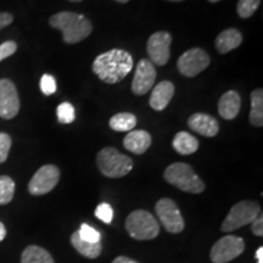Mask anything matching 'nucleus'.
<instances>
[{"label":"nucleus","instance_id":"f257e3e1","mask_svg":"<svg viewBox=\"0 0 263 263\" xmlns=\"http://www.w3.org/2000/svg\"><path fill=\"white\" fill-rule=\"evenodd\" d=\"M134 62L129 52L112 49L98 55L93 62L94 73L107 84H116L130 73Z\"/></svg>","mask_w":263,"mask_h":263},{"label":"nucleus","instance_id":"f03ea898","mask_svg":"<svg viewBox=\"0 0 263 263\" xmlns=\"http://www.w3.org/2000/svg\"><path fill=\"white\" fill-rule=\"evenodd\" d=\"M49 24L62 33V39L67 44H76L88 38L93 31V25L84 15L72 11H61L52 15Z\"/></svg>","mask_w":263,"mask_h":263},{"label":"nucleus","instance_id":"7ed1b4c3","mask_svg":"<svg viewBox=\"0 0 263 263\" xmlns=\"http://www.w3.org/2000/svg\"><path fill=\"white\" fill-rule=\"evenodd\" d=\"M171 185L190 194H200L205 190V183L188 163L176 162L168 166L163 173Z\"/></svg>","mask_w":263,"mask_h":263},{"label":"nucleus","instance_id":"20e7f679","mask_svg":"<svg viewBox=\"0 0 263 263\" xmlns=\"http://www.w3.org/2000/svg\"><path fill=\"white\" fill-rule=\"evenodd\" d=\"M98 168L107 178H122L133 170V161L115 147H104L98 153Z\"/></svg>","mask_w":263,"mask_h":263},{"label":"nucleus","instance_id":"39448f33","mask_svg":"<svg viewBox=\"0 0 263 263\" xmlns=\"http://www.w3.org/2000/svg\"><path fill=\"white\" fill-rule=\"evenodd\" d=\"M126 229L136 240L155 239L160 233V226L156 218L145 210L133 211L126 219Z\"/></svg>","mask_w":263,"mask_h":263},{"label":"nucleus","instance_id":"423d86ee","mask_svg":"<svg viewBox=\"0 0 263 263\" xmlns=\"http://www.w3.org/2000/svg\"><path fill=\"white\" fill-rule=\"evenodd\" d=\"M259 215H261V206L257 202L251 200L240 201L230 209L222 223L221 229L226 233L234 232L241 227L251 224Z\"/></svg>","mask_w":263,"mask_h":263},{"label":"nucleus","instance_id":"0eeeda50","mask_svg":"<svg viewBox=\"0 0 263 263\" xmlns=\"http://www.w3.org/2000/svg\"><path fill=\"white\" fill-rule=\"evenodd\" d=\"M156 215L164 229L172 234H178L184 229V219L178 206L173 200L163 197L155 206Z\"/></svg>","mask_w":263,"mask_h":263},{"label":"nucleus","instance_id":"6e6552de","mask_svg":"<svg viewBox=\"0 0 263 263\" xmlns=\"http://www.w3.org/2000/svg\"><path fill=\"white\" fill-rule=\"evenodd\" d=\"M210 62H211V59L205 50L200 48H193L180 55L177 62V67L180 74L185 77H195L209 67Z\"/></svg>","mask_w":263,"mask_h":263},{"label":"nucleus","instance_id":"1a4fd4ad","mask_svg":"<svg viewBox=\"0 0 263 263\" xmlns=\"http://www.w3.org/2000/svg\"><path fill=\"white\" fill-rule=\"evenodd\" d=\"M245 241L235 235H226L213 245L211 261L213 263H227L233 261L244 252Z\"/></svg>","mask_w":263,"mask_h":263},{"label":"nucleus","instance_id":"9d476101","mask_svg":"<svg viewBox=\"0 0 263 263\" xmlns=\"http://www.w3.org/2000/svg\"><path fill=\"white\" fill-rule=\"evenodd\" d=\"M60 180V170L54 164H45L32 177L28 184V192L32 195H45L50 193Z\"/></svg>","mask_w":263,"mask_h":263},{"label":"nucleus","instance_id":"9b49d317","mask_svg":"<svg viewBox=\"0 0 263 263\" xmlns=\"http://www.w3.org/2000/svg\"><path fill=\"white\" fill-rule=\"evenodd\" d=\"M171 43H172V35L168 32L161 31L150 35L149 41H147L146 50L151 64L164 66L168 62L171 57Z\"/></svg>","mask_w":263,"mask_h":263},{"label":"nucleus","instance_id":"f8f14e48","mask_svg":"<svg viewBox=\"0 0 263 263\" xmlns=\"http://www.w3.org/2000/svg\"><path fill=\"white\" fill-rule=\"evenodd\" d=\"M20 111V98L15 84L10 80H0V117L11 120Z\"/></svg>","mask_w":263,"mask_h":263},{"label":"nucleus","instance_id":"ddd939ff","mask_svg":"<svg viewBox=\"0 0 263 263\" xmlns=\"http://www.w3.org/2000/svg\"><path fill=\"white\" fill-rule=\"evenodd\" d=\"M156 70L155 66L147 60L141 59L138 62L134 74L133 82H132V91L136 95H145L151 90L156 81Z\"/></svg>","mask_w":263,"mask_h":263},{"label":"nucleus","instance_id":"4468645a","mask_svg":"<svg viewBox=\"0 0 263 263\" xmlns=\"http://www.w3.org/2000/svg\"><path fill=\"white\" fill-rule=\"evenodd\" d=\"M188 126L192 130L207 138L217 136L219 130L218 122H217L216 118L202 112L194 114L193 116H190L188 120Z\"/></svg>","mask_w":263,"mask_h":263},{"label":"nucleus","instance_id":"2eb2a0df","mask_svg":"<svg viewBox=\"0 0 263 263\" xmlns=\"http://www.w3.org/2000/svg\"><path fill=\"white\" fill-rule=\"evenodd\" d=\"M174 94V85L170 81H162L154 87L150 97V106L155 111H162L170 104Z\"/></svg>","mask_w":263,"mask_h":263},{"label":"nucleus","instance_id":"dca6fc26","mask_svg":"<svg viewBox=\"0 0 263 263\" xmlns=\"http://www.w3.org/2000/svg\"><path fill=\"white\" fill-rule=\"evenodd\" d=\"M123 145L130 153L141 155L150 147L151 136L146 130H130L124 137Z\"/></svg>","mask_w":263,"mask_h":263},{"label":"nucleus","instance_id":"f3484780","mask_svg":"<svg viewBox=\"0 0 263 263\" xmlns=\"http://www.w3.org/2000/svg\"><path fill=\"white\" fill-rule=\"evenodd\" d=\"M241 107V99L238 91L229 90L218 101V112L224 120H234Z\"/></svg>","mask_w":263,"mask_h":263},{"label":"nucleus","instance_id":"a211bd4d","mask_svg":"<svg viewBox=\"0 0 263 263\" xmlns=\"http://www.w3.org/2000/svg\"><path fill=\"white\" fill-rule=\"evenodd\" d=\"M242 43V35L238 29L228 28L219 33L216 38V49L219 54L234 50Z\"/></svg>","mask_w":263,"mask_h":263},{"label":"nucleus","instance_id":"6ab92c4d","mask_svg":"<svg viewBox=\"0 0 263 263\" xmlns=\"http://www.w3.org/2000/svg\"><path fill=\"white\" fill-rule=\"evenodd\" d=\"M172 145L180 155H192L199 149V140L188 132H179L174 137Z\"/></svg>","mask_w":263,"mask_h":263},{"label":"nucleus","instance_id":"aec40b11","mask_svg":"<svg viewBox=\"0 0 263 263\" xmlns=\"http://www.w3.org/2000/svg\"><path fill=\"white\" fill-rule=\"evenodd\" d=\"M71 244L82 256L91 259L98 258L101 254V250H103V246H101L100 242L99 244H91V242L84 241L83 239H81L78 232H74L71 235Z\"/></svg>","mask_w":263,"mask_h":263},{"label":"nucleus","instance_id":"412c9836","mask_svg":"<svg viewBox=\"0 0 263 263\" xmlns=\"http://www.w3.org/2000/svg\"><path fill=\"white\" fill-rule=\"evenodd\" d=\"M21 263H55L51 255L45 249L37 245H29L24 250Z\"/></svg>","mask_w":263,"mask_h":263},{"label":"nucleus","instance_id":"4be33fe9","mask_svg":"<svg viewBox=\"0 0 263 263\" xmlns=\"http://www.w3.org/2000/svg\"><path fill=\"white\" fill-rule=\"evenodd\" d=\"M250 123L255 127L263 126V90L255 89L251 94V111Z\"/></svg>","mask_w":263,"mask_h":263},{"label":"nucleus","instance_id":"5701e85b","mask_svg":"<svg viewBox=\"0 0 263 263\" xmlns=\"http://www.w3.org/2000/svg\"><path fill=\"white\" fill-rule=\"evenodd\" d=\"M108 124L115 132H130L137 126V117L129 112L116 114L111 117Z\"/></svg>","mask_w":263,"mask_h":263},{"label":"nucleus","instance_id":"b1692460","mask_svg":"<svg viewBox=\"0 0 263 263\" xmlns=\"http://www.w3.org/2000/svg\"><path fill=\"white\" fill-rule=\"evenodd\" d=\"M15 182L9 176H0V205H6L14 199Z\"/></svg>","mask_w":263,"mask_h":263},{"label":"nucleus","instance_id":"393cba45","mask_svg":"<svg viewBox=\"0 0 263 263\" xmlns=\"http://www.w3.org/2000/svg\"><path fill=\"white\" fill-rule=\"evenodd\" d=\"M259 4H261V0H239L236 11L241 18H249L255 14Z\"/></svg>","mask_w":263,"mask_h":263},{"label":"nucleus","instance_id":"a878e982","mask_svg":"<svg viewBox=\"0 0 263 263\" xmlns=\"http://www.w3.org/2000/svg\"><path fill=\"white\" fill-rule=\"evenodd\" d=\"M57 114H58L59 122L64 123V124L72 123L76 118L74 107H73V105L70 103H62L59 105Z\"/></svg>","mask_w":263,"mask_h":263},{"label":"nucleus","instance_id":"bb28decb","mask_svg":"<svg viewBox=\"0 0 263 263\" xmlns=\"http://www.w3.org/2000/svg\"><path fill=\"white\" fill-rule=\"evenodd\" d=\"M78 234H80L81 239H83L84 241H88V242H91V244H99L101 240V234L99 233V230H97L93 227L85 224L81 226L80 230H77Z\"/></svg>","mask_w":263,"mask_h":263},{"label":"nucleus","instance_id":"cd10ccee","mask_svg":"<svg viewBox=\"0 0 263 263\" xmlns=\"http://www.w3.org/2000/svg\"><path fill=\"white\" fill-rule=\"evenodd\" d=\"M95 216H97V218L100 219V221L106 223V224H110L114 219L112 207H111L106 202L100 203V205L95 209Z\"/></svg>","mask_w":263,"mask_h":263},{"label":"nucleus","instance_id":"c85d7f7f","mask_svg":"<svg viewBox=\"0 0 263 263\" xmlns=\"http://www.w3.org/2000/svg\"><path fill=\"white\" fill-rule=\"evenodd\" d=\"M41 90L45 95H51L57 91V81L51 74H44L41 78Z\"/></svg>","mask_w":263,"mask_h":263},{"label":"nucleus","instance_id":"c756f323","mask_svg":"<svg viewBox=\"0 0 263 263\" xmlns=\"http://www.w3.org/2000/svg\"><path fill=\"white\" fill-rule=\"evenodd\" d=\"M10 149H11V138L9 134L0 133V163L8 160Z\"/></svg>","mask_w":263,"mask_h":263},{"label":"nucleus","instance_id":"7c9ffc66","mask_svg":"<svg viewBox=\"0 0 263 263\" xmlns=\"http://www.w3.org/2000/svg\"><path fill=\"white\" fill-rule=\"evenodd\" d=\"M17 50V44L12 41H8L0 44V61L5 60L6 58L14 55Z\"/></svg>","mask_w":263,"mask_h":263},{"label":"nucleus","instance_id":"2f4dec72","mask_svg":"<svg viewBox=\"0 0 263 263\" xmlns=\"http://www.w3.org/2000/svg\"><path fill=\"white\" fill-rule=\"evenodd\" d=\"M251 229H252V233H254L256 236L263 235V216H262V213L255 219L254 222L251 223Z\"/></svg>","mask_w":263,"mask_h":263},{"label":"nucleus","instance_id":"473e14b6","mask_svg":"<svg viewBox=\"0 0 263 263\" xmlns=\"http://www.w3.org/2000/svg\"><path fill=\"white\" fill-rule=\"evenodd\" d=\"M14 21V16L9 12H0V29L8 27Z\"/></svg>","mask_w":263,"mask_h":263},{"label":"nucleus","instance_id":"72a5a7b5","mask_svg":"<svg viewBox=\"0 0 263 263\" xmlns=\"http://www.w3.org/2000/svg\"><path fill=\"white\" fill-rule=\"evenodd\" d=\"M112 263H138V262L134 261V259L126 257V256H118V257L114 259Z\"/></svg>","mask_w":263,"mask_h":263},{"label":"nucleus","instance_id":"f704fd0d","mask_svg":"<svg viewBox=\"0 0 263 263\" xmlns=\"http://www.w3.org/2000/svg\"><path fill=\"white\" fill-rule=\"evenodd\" d=\"M256 258H257V263H263V248L257 249V251H256Z\"/></svg>","mask_w":263,"mask_h":263},{"label":"nucleus","instance_id":"c9c22d12","mask_svg":"<svg viewBox=\"0 0 263 263\" xmlns=\"http://www.w3.org/2000/svg\"><path fill=\"white\" fill-rule=\"evenodd\" d=\"M5 236H6V228L5 226L0 222V242L5 239Z\"/></svg>","mask_w":263,"mask_h":263},{"label":"nucleus","instance_id":"e433bc0d","mask_svg":"<svg viewBox=\"0 0 263 263\" xmlns=\"http://www.w3.org/2000/svg\"><path fill=\"white\" fill-rule=\"evenodd\" d=\"M115 2H117V3H121V4H126V3L129 2V0H115Z\"/></svg>","mask_w":263,"mask_h":263},{"label":"nucleus","instance_id":"4c0bfd02","mask_svg":"<svg viewBox=\"0 0 263 263\" xmlns=\"http://www.w3.org/2000/svg\"><path fill=\"white\" fill-rule=\"evenodd\" d=\"M68 2H72V3H80L82 0H68Z\"/></svg>","mask_w":263,"mask_h":263},{"label":"nucleus","instance_id":"58836bf2","mask_svg":"<svg viewBox=\"0 0 263 263\" xmlns=\"http://www.w3.org/2000/svg\"><path fill=\"white\" fill-rule=\"evenodd\" d=\"M210 3H217V2H219V0H209Z\"/></svg>","mask_w":263,"mask_h":263},{"label":"nucleus","instance_id":"ea45409f","mask_svg":"<svg viewBox=\"0 0 263 263\" xmlns=\"http://www.w3.org/2000/svg\"><path fill=\"white\" fill-rule=\"evenodd\" d=\"M168 2H183V0H168Z\"/></svg>","mask_w":263,"mask_h":263}]
</instances>
